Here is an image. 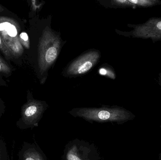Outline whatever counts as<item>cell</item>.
<instances>
[{"label": "cell", "mask_w": 161, "mask_h": 160, "mask_svg": "<svg viewBox=\"0 0 161 160\" xmlns=\"http://www.w3.org/2000/svg\"><path fill=\"white\" fill-rule=\"evenodd\" d=\"M74 117H79L91 124L116 123L122 125L133 120L135 116L130 111L117 106L103 105L99 108H74L69 111Z\"/></svg>", "instance_id": "1"}, {"label": "cell", "mask_w": 161, "mask_h": 160, "mask_svg": "<svg viewBox=\"0 0 161 160\" xmlns=\"http://www.w3.org/2000/svg\"><path fill=\"white\" fill-rule=\"evenodd\" d=\"M60 46L61 41L58 35L46 27L39 47V65L41 72L46 71L54 63L59 54Z\"/></svg>", "instance_id": "2"}, {"label": "cell", "mask_w": 161, "mask_h": 160, "mask_svg": "<svg viewBox=\"0 0 161 160\" xmlns=\"http://www.w3.org/2000/svg\"><path fill=\"white\" fill-rule=\"evenodd\" d=\"M48 108V104L45 101L29 97L27 102L22 107L20 117L16 123L17 127L24 130L38 126L39 123Z\"/></svg>", "instance_id": "3"}, {"label": "cell", "mask_w": 161, "mask_h": 160, "mask_svg": "<svg viewBox=\"0 0 161 160\" xmlns=\"http://www.w3.org/2000/svg\"><path fill=\"white\" fill-rule=\"evenodd\" d=\"M100 153L94 144L75 139L65 147L62 160H100Z\"/></svg>", "instance_id": "4"}, {"label": "cell", "mask_w": 161, "mask_h": 160, "mask_svg": "<svg viewBox=\"0 0 161 160\" xmlns=\"http://www.w3.org/2000/svg\"><path fill=\"white\" fill-rule=\"evenodd\" d=\"M131 26L133 29L130 35L134 37L150 39L154 41L161 40V18H151L142 24Z\"/></svg>", "instance_id": "5"}, {"label": "cell", "mask_w": 161, "mask_h": 160, "mask_svg": "<svg viewBox=\"0 0 161 160\" xmlns=\"http://www.w3.org/2000/svg\"><path fill=\"white\" fill-rule=\"evenodd\" d=\"M100 56V53L97 51L85 54L70 65L67 73L69 75H79L86 73L97 63Z\"/></svg>", "instance_id": "6"}, {"label": "cell", "mask_w": 161, "mask_h": 160, "mask_svg": "<svg viewBox=\"0 0 161 160\" xmlns=\"http://www.w3.org/2000/svg\"><path fill=\"white\" fill-rule=\"evenodd\" d=\"M19 160H48L44 152L36 143L24 142L18 153Z\"/></svg>", "instance_id": "7"}, {"label": "cell", "mask_w": 161, "mask_h": 160, "mask_svg": "<svg viewBox=\"0 0 161 160\" xmlns=\"http://www.w3.org/2000/svg\"><path fill=\"white\" fill-rule=\"evenodd\" d=\"M0 32L4 34L5 36L8 35L10 37H15L17 35V31L16 27L9 22L2 23H0Z\"/></svg>", "instance_id": "8"}, {"label": "cell", "mask_w": 161, "mask_h": 160, "mask_svg": "<svg viewBox=\"0 0 161 160\" xmlns=\"http://www.w3.org/2000/svg\"><path fill=\"white\" fill-rule=\"evenodd\" d=\"M129 1L134 7H150L161 4V2L159 0H129Z\"/></svg>", "instance_id": "9"}, {"label": "cell", "mask_w": 161, "mask_h": 160, "mask_svg": "<svg viewBox=\"0 0 161 160\" xmlns=\"http://www.w3.org/2000/svg\"><path fill=\"white\" fill-rule=\"evenodd\" d=\"M0 160H10L6 145L0 138Z\"/></svg>", "instance_id": "10"}, {"label": "cell", "mask_w": 161, "mask_h": 160, "mask_svg": "<svg viewBox=\"0 0 161 160\" xmlns=\"http://www.w3.org/2000/svg\"><path fill=\"white\" fill-rule=\"evenodd\" d=\"M10 72V70L9 67L0 58V74L1 73L8 74Z\"/></svg>", "instance_id": "11"}, {"label": "cell", "mask_w": 161, "mask_h": 160, "mask_svg": "<svg viewBox=\"0 0 161 160\" xmlns=\"http://www.w3.org/2000/svg\"><path fill=\"white\" fill-rule=\"evenodd\" d=\"M115 5L121 7H133L132 3L130 2L129 0H117L113 1Z\"/></svg>", "instance_id": "12"}, {"label": "cell", "mask_w": 161, "mask_h": 160, "mask_svg": "<svg viewBox=\"0 0 161 160\" xmlns=\"http://www.w3.org/2000/svg\"><path fill=\"white\" fill-rule=\"evenodd\" d=\"M99 73H100V74H101V75H107L108 76H109L110 78H112L113 79L115 78V77H114V76H115V75H114V74H110V71L107 70L105 69H101L99 70Z\"/></svg>", "instance_id": "13"}, {"label": "cell", "mask_w": 161, "mask_h": 160, "mask_svg": "<svg viewBox=\"0 0 161 160\" xmlns=\"http://www.w3.org/2000/svg\"><path fill=\"white\" fill-rule=\"evenodd\" d=\"M0 49L3 50V51L4 52L5 54L9 55V54L8 53L9 52H8V51L7 50L6 47L5 46H4V44H3V43L2 38L1 37V36H0Z\"/></svg>", "instance_id": "14"}, {"label": "cell", "mask_w": 161, "mask_h": 160, "mask_svg": "<svg viewBox=\"0 0 161 160\" xmlns=\"http://www.w3.org/2000/svg\"><path fill=\"white\" fill-rule=\"evenodd\" d=\"M20 37L21 39L23 40L24 41V42H27V43L29 44V40H28V35H27V34L26 33H21V34H20Z\"/></svg>", "instance_id": "15"}, {"label": "cell", "mask_w": 161, "mask_h": 160, "mask_svg": "<svg viewBox=\"0 0 161 160\" xmlns=\"http://www.w3.org/2000/svg\"><path fill=\"white\" fill-rule=\"evenodd\" d=\"M5 106L3 103L0 100V118L2 117V116L4 113Z\"/></svg>", "instance_id": "16"}, {"label": "cell", "mask_w": 161, "mask_h": 160, "mask_svg": "<svg viewBox=\"0 0 161 160\" xmlns=\"http://www.w3.org/2000/svg\"><path fill=\"white\" fill-rule=\"evenodd\" d=\"M159 160H161V153L160 154L159 157Z\"/></svg>", "instance_id": "17"}, {"label": "cell", "mask_w": 161, "mask_h": 160, "mask_svg": "<svg viewBox=\"0 0 161 160\" xmlns=\"http://www.w3.org/2000/svg\"><path fill=\"white\" fill-rule=\"evenodd\" d=\"M3 9L2 8V7H1V6H0V12H1V11H2V10H3Z\"/></svg>", "instance_id": "18"}, {"label": "cell", "mask_w": 161, "mask_h": 160, "mask_svg": "<svg viewBox=\"0 0 161 160\" xmlns=\"http://www.w3.org/2000/svg\"><path fill=\"white\" fill-rule=\"evenodd\" d=\"M160 81H161V75H160Z\"/></svg>", "instance_id": "19"}]
</instances>
